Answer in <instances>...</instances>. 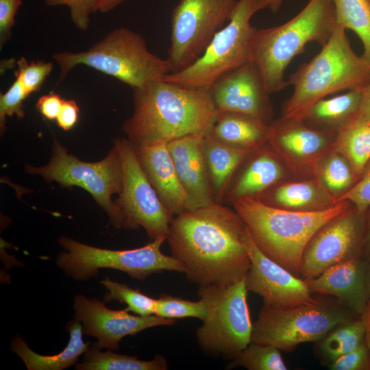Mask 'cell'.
<instances>
[{
	"label": "cell",
	"instance_id": "28",
	"mask_svg": "<svg viewBox=\"0 0 370 370\" xmlns=\"http://www.w3.org/2000/svg\"><path fill=\"white\" fill-rule=\"evenodd\" d=\"M362 99L359 89L330 99H322L310 108L303 121L308 126L321 130H336L360 108Z\"/></svg>",
	"mask_w": 370,
	"mask_h": 370
},
{
	"label": "cell",
	"instance_id": "43",
	"mask_svg": "<svg viewBox=\"0 0 370 370\" xmlns=\"http://www.w3.org/2000/svg\"><path fill=\"white\" fill-rule=\"evenodd\" d=\"M79 114V108L73 99H64L56 121L58 126L64 131H69L76 124Z\"/></svg>",
	"mask_w": 370,
	"mask_h": 370
},
{
	"label": "cell",
	"instance_id": "32",
	"mask_svg": "<svg viewBox=\"0 0 370 370\" xmlns=\"http://www.w3.org/2000/svg\"><path fill=\"white\" fill-rule=\"evenodd\" d=\"M337 24L352 30L360 39L361 56L370 71V3L368 0H332Z\"/></svg>",
	"mask_w": 370,
	"mask_h": 370
},
{
	"label": "cell",
	"instance_id": "36",
	"mask_svg": "<svg viewBox=\"0 0 370 370\" xmlns=\"http://www.w3.org/2000/svg\"><path fill=\"white\" fill-rule=\"evenodd\" d=\"M16 64V79L20 82L28 95L40 90L53 70V64L50 62H28L24 57L20 58Z\"/></svg>",
	"mask_w": 370,
	"mask_h": 370
},
{
	"label": "cell",
	"instance_id": "42",
	"mask_svg": "<svg viewBox=\"0 0 370 370\" xmlns=\"http://www.w3.org/2000/svg\"><path fill=\"white\" fill-rule=\"evenodd\" d=\"M64 99L55 92L41 96L36 104V110L47 119H56L62 107Z\"/></svg>",
	"mask_w": 370,
	"mask_h": 370
},
{
	"label": "cell",
	"instance_id": "13",
	"mask_svg": "<svg viewBox=\"0 0 370 370\" xmlns=\"http://www.w3.org/2000/svg\"><path fill=\"white\" fill-rule=\"evenodd\" d=\"M113 145L122 167V188L115 201L123 214V228L143 227L151 241L160 237L167 238L173 217L164 208L148 180L134 146L127 138H116Z\"/></svg>",
	"mask_w": 370,
	"mask_h": 370
},
{
	"label": "cell",
	"instance_id": "3",
	"mask_svg": "<svg viewBox=\"0 0 370 370\" xmlns=\"http://www.w3.org/2000/svg\"><path fill=\"white\" fill-rule=\"evenodd\" d=\"M347 200L319 211H295L243 197L232 206L258 247L267 256L300 278L301 260L308 243L327 222L351 207Z\"/></svg>",
	"mask_w": 370,
	"mask_h": 370
},
{
	"label": "cell",
	"instance_id": "12",
	"mask_svg": "<svg viewBox=\"0 0 370 370\" xmlns=\"http://www.w3.org/2000/svg\"><path fill=\"white\" fill-rule=\"evenodd\" d=\"M237 0H180L171 14L167 58L172 72L194 63L229 21Z\"/></svg>",
	"mask_w": 370,
	"mask_h": 370
},
{
	"label": "cell",
	"instance_id": "39",
	"mask_svg": "<svg viewBox=\"0 0 370 370\" xmlns=\"http://www.w3.org/2000/svg\"><path fill=\"white\" fill-rule=\"evenodd\" d=\"M99 0H45L47 6L66 5L70 8L71 18L74 25L80 30L86 31L90 24V15Z\"/></svg>",
	"mask_w": 370,
	"mask_h": 370
},
{
	"label": "cell",
	"instance_id": "5",
	"mask_svg": "<svg viewBox=\"0 0 370 370\" xmlns=\"http://www.w3.org/2000/svg\"><path fill=\"white\" fill-rule=\"evenodd\" d=\"M369 82L363 59L354 51L346 29L337 24L319 53L288 77L293 92L284 103L282 117L303 121L318 101L339 91L359 89Z\"/></svg>",
	"mask_w": 370,
	"mask_h": 370
},
{
	"label": "cell",
	"instance_id": "16",
	"mask_svg": "<svg viewBox=\"0 0 370 370\" xmlns=\"http://www.w3.org/2000/svg\"><path fill=\"white\" fill-rule=\"evenodd\" d=\"M243 241L250 258L245 278L247 291L260 296L263 304L275 307L308 304L316 299L304 280L262 253L247 226Z\"/></svg>",
	"mask_w": 370,
	"mask_h": 370
},
{
	"label": "cell",
	"instance_id": "6",
	"mask_svg": "<svg viewBox=\"0 0 370 370\" xmlns=\"http://www.w3.org/2000/svg\"><path fill=\"white\" fill-rule=\"evenodd\" d=\"M60 68L58 83L77 65L84 64L137 89L172 72L168 58L151 53L143 37L126 27L111 31L84 51L55 53Z\"/></svg>",
	"mask_w": 370,
	"mask_h": 370
},
{
	"label": "cell",
	"instance_id": "20",
	"mask_svg": "<svg viewBox=\"0 0 370 370\" xmlns=\"http://www.w3.org/2000/svg\"><path fill=\"white\" fill-rule=\"evenodd\" d=\"M267 145L268 143L247 156L228 182L220 204L232 205L243 197L257 199L280 182L283 166L279 156Z\"/></svg>",
	"mask_w": 370,
	"mask_h": 370
},
{
	"label": "cell",
	"instance_id": "34",
	"mask_svg": "<svg viewBox=\"0 0 370 370\" xmlns=\"http://www.w3.org/2000/svg\"><path fill=\"white\" fill-rule=\"evenodd\" d=\"M100 283L108 291L105 294L103 301L109 302L117 300L125 303V308L128 312L140 316H149L155 313L156 299L150 297L137 289H134L125 284H121L106 277Z\"/></svg>",
	"mask_w": 370,
	"mask_h": 370
},
{
	"label": "cell",
	"instance_id": "31",
	"mask_svg": "<svg viewBox=\"0 0 370 370\" xmlns=\"http://www.w3.org/2000/svg\"><path fill=\"white\" fill-rule=\"evenodd\" d=\"M363 320L352 319L338 325L319 341L318 352L326 362L356 349L365 342Z\"/></svg>",
	"mask_w": 370,
	"mask_h": 370
},
{
	"label": "cell",
	"instance_id": "10",
	"mask_svg": "<svg viewBox=\"0 0 370 370\" xmlns=\"http://www.w3.org/2000/svg\"><path fill=\"white\" fill-rule=\"evenodd\" d=\"M268 0H237L228 21L203 54L191 65L162 79L186 87H210L224 74L250 60V42L256 29L250 21L267 8Z\"/></svg>",
	"mask_w": 370,
	"mask_h": 370
},
{
	"label": "cell",
	"instance_id": "40",
	"mask_svg": "<svg viewBox=\"0 0 370 370\" xmlns=\"http://www.w3.org/2000/svg\"><path fill=\"white\" fill-rule=\"evenodd\" d=\"M328 367L331 370H369L370 353L365 343L334 359Z\"/></svg>",
	"mask_w": 370,
	"mask_h": 370
},
{
	"label": "cell",
	"instance_id": "33",
	"mask_svg": "<svg viewBox=\"0 0 370 370\" xmlns=\"http://www.w3.org/2000/svg\"><path fill=\"white\" fill-rule=\"evenodd\" d=\"M280 350L273 345L251 342L226 369L243 367L248 370H286Z\"/></svg>",
	"mask_w": 370,
	"mask_h": 370
},
{
	"label": "cell",
	"instance_id": "26",
	"mask_svg": "<svg viewBox=\"0 0 370 370\" xmlns=\"http://www.w3.org/2000/svg\"><path fill=\"white\" fill-rule=\"evenodd\" d=\"M331 145L349 161L357 182L370 158V120L358 112L336 130Z\"/></svg>",
	"mask_w": 370,
	"mask_h": 370
},
{
	"label": "cell",
	"instance_id": "44",
	"mask_svg": "<svg viewBox=\"0 0 370 370\" xmlns=\"http://www.w3.org/2000/svg\"><path fill=\"white\" fill-rule=\"evenodd\" d=\"M359 90L361 92L362 99L358 113L370 120V82Z\"/></svg>",
	"mask_w": 370,
	"mask_h": 370
},
{
	"label": "cell",
	"instance_id": "18",
	"mask_svg": "<svg viewBox=\"0 0 370 370\" xmlns=\"http://www.w3.org/2000/svg\"><path fill=\"white\" fill-rule=\"evenodd\" d=\"M335 134L312 128L303 121L282 117L269 124L268 143L294 170H308L314 174Z\"/></svg>",
	"mask_w": 370,
	"mask_h": 370
},
{
	"label": "cell",
	"instance_id": "41",
	"mask_svg": "<svg viewBox=\"0 0 370 370\" xmlns=\"http://www.w3.org/2000/svg\"><path fill=\"white\" fill-rule=\"evenodd\" d=\"M22 0H0V48L10 40Z\"/></svg>",
	"mask_w": 370,
	"mask_h": 370
},
{
	"label": "cell",
	"instance_id": "15",
	"mask_svg": "<svg viewBox=\"0 0 370 370\" xmlns=\"http://www.w3.org/2000/svg\"><path fill=\"white\" fill-rule=\"evenodd\" d=\"M73 308L74 319L82 324L83 333L97 338L92 345L97 349L116 351L119 343L126 336L135 335L146 329L172 325L175 319L160 317L156 314L140 316L132 314L125 309L115 310L108 308L105 301L88 299L83 295L75 297Z\"/></svg>",
	"mask_w": 370,
	"mask_h": 370
},
{
	"label": "cell",
	"instance_id": "11",
	"mask_svg": "<svg viewBox=\"0 0 370 370\" xmlns=\"http://www.w3.org/2000/svg\"><path fill=\"white\" fill-rule=\"evenodd\" d=\"M247 292L245 279L230 286H199L207 314L197 329L196 338L205 354L231 360L251 342Z\"/></svg>",
	"mask_w": 370,
	"mask_h": 370
},
{
	"label": "cell",
	"instance_id": "7",
	"mask_svg": "<svg viewBox=\"0 0 370 370\" xmlns=\"http://www.w3.org/2000/svg\"><path fill=\"white\" fill-rule=\"evenodd\" d=\"M351 313L336 299L317 297L311 303L288 307L263 304L253 323L251 342L289 352L299 344L319 341L335 327L353 319Z\"/></svg>",
	"mask_w": 370,
	"mask_h": 370
},
{
	"label": "cell",
	"instance_id": "27",
	"mask_svg": "<svg viewBox=\"0 0 370 370\" xmlns=\"http://www.w3.org/2000/svg\"><path fill=\"white\" fill-rule=\"evenodd\" d=\"M251 151L224 145L210 134L204 136V157L216 202L221 203L228 182Z\"/></svg>",
	"mask_w": 370,
	"mask_h": 370
},
{
	"label": "cell",
	"instance_id": "4",
	"mask_svg": "<svg viewBox=\"0 0 370 370\" xmlns=\"http://www.w3.org/2000/svg\"><path fill=\"white\" fill-rule=\"evenodd\" d=\"M336 25L332 0H309L287 22L256 28L250 42V60L258 68L267 92H280L288 86L284 73L292 60L306 51L308 42L326 45Z\"/></svg>",
	"mask_w": 370,
	"mask_h": 370
},
{
	"label": "cell",
	"instance_id": "38",
	"mask_svg": "<svg viewBox=\"0 0 370 370\" xmlns=\"http://www.w3.org/2000/svg\"><path fill=\"white\" fill-rule=\"evenodd\" d=\"M347 200L360 214H365L370 207V158L360 179L337 201Z\"/></svg>",
	"mask_w": 370,
	"mask_h": 370
},
{
	"label": "cell",
	"instance_id": "46",
	"mask_svg": "<svg viewBox=\"0 0 370 370\" xmlns=\"http://www.w3.org/2000/svg\"><path fill=\"white\" fill-rule=\"evenodd\" d=\"M365 326V343L370 353V299L363 314L361 316Z\"/></svg>",
	"mask_w": 370,
	"mask_h": 370
},
{
	"label": "cell",
	"instance_id": "47",
	"mask_svg": "<svg viewBox=\"0 0 370 370\" xmlns=\"http://www.w3.org/2000/svg\"><path fill=\"white\" fill-rule=\"evenodd\" d=\"M362 249L365 254L370 256V207L366 212V225Z\"/></svg>",
	"mask_w": 370,
	"mask_h": 370
},
{
	"label": "cell",
	"instance_id": "9",
	"mask_svg": "<svg viewBox=\"0 0 370 370\" xmlns=\"http://www.w3.org/2000/svg\"><path fill=\"white\" fill-rule=\"evenodd\" d=\"M165 240L166 238L160 237L141 247L114 250L61 236L58 243L62 250L57 255L56 263L66 275L77 281L95 278L101 269L119 270L138 280L163 271L183 273L184 267L176 258L161 251Z\"/></svg>",
	"mask_w": 370,
	"mask_h": 370
},
{
	"label": "cell",
	"instance_id": "23",
	"mask_svg": "<svg viewBox=\"0 0 370 370\" xmlns=\"http://www.w3.org/2000/svg\"><path fill=\"white\" fill-rule=\"evenodd\" d=\"M257 199L277 208L295 211H319L336 204V199L315 177L309 180L278 184Z\"/></svg>",
	"mask_w": 370,
	"mask_h": 370
},
{
	"label": "cell",
	"instance_id": "50",
	"mask_svg": "<svg viewBox=\"0 0 370 370\" xmlns=\"http://www.w3.org/2000/svg\"><path fill=\"white\" fill-rule=\"evenodd\" d=\"M368 1H369V3H370V0H368Z\"/></svg>",
	"mask_w": 370,
	"mask_h": 370
},
{
	"label": "cell",
	"instance_id": "1",
	"mask_svg": "<svg viewBox=\"0 0 370 370\" xmlns=\"http://www.w3.org/2000/svg\"><path fill=\"white\" fill-rule=\"evenodd\" d=\"M245 230L235 210L214 202L175 216L166 240L190 282L230 286L244 280L250 267Z\"/></svg>",
	"mask_w": 370,
	"mask_h": 370
},
{
	"label": "cell",
	"instance_id": "8",
	"mask_svg": "<svg viewBox=\"0 0 370 370\" xmlns=\"http://www.w3.org/2000/svg\"><path fill=\"white\" fill-rule=\"evenodd\" d=\"M25 171L40 175L47 182H56L64 188L78 186L84 189L104 210L115 228L123 227L122 212L112 199L114 195L120 193L123 182L121 160L114 145L103 159L90 162L69 153L53 136L49 162L41 166L25 164Z\"/></svg>",
	"mask_w": 370,
	"mask_h": 370
},
{
	"label": "cell",
	"instance_id": "21",
	"mask_svg": "<svg viewBox=\"0 0 370 370\" xmlns=\"http://www.w3.org/2000/svg\"><path fill=\"white\" fill-rule=\"evenodd\" d=\"M134 147L148 180L169 214L173 217L190 210L188 197L177 175L167 143H150Z\"/></svg>",
	"mask_w": 370,
	"mask_h": 370
},
{
	"label": "cell",
	"instance_id": "24",
	"mask_svg": "<svg viewBox=\"0 0 370 370\" xmlns=\"http://www.w3.org/2000/svg\"><path fill=\"white\" fill-rule=\"evenodd\" d=\"M269 130V125L251 115L218 112L208 134L227 146L253 151L268 143Z\"/></svg>",
	"mask_w": 370,
	"mask_h": 370
},
{
	"label": "cell",
	"instance_id": "17",
	"mask_svg": "<svg viewBox=\"0 0 370 370\" xmlns=\"http://www.w3.org/2000/svg\"><path fill=\"white\" fill-rule=\"evenodd\" d=\"M210 90L218 112L249 114L268 125L273 121L270 94L251 60L220 77Z\"/></svg>",
	"mask_w": 370,
	"mask_h": 370
},
{
	"label": "cell",
	"instance_id": "45",
	"mask_svg": "<svg viewBox=\"0 0 370 370\" xmlns=\"http://www.w3.org/2000/svg\"><path fill=\"white\" fill-rule=\"evenodd\" d=\"M125 1L127 0H99L95 9V12L107 13Z\"/></svg>",
	"mask_w": 370,
	"mask_h": 370
},
{
	"label": "cell",
	"instance_id": "14",
	"mask_svg": "<svg viewBox=\"0 0 370 370\" xmlns=\"http://www.w3.org/2000/svg\"><path fill=\"white\" fill-rule=\"evenodd\" d=\"M366 214L355 208L338 214L322 226L303 254L300 278L312 280L328 268L358 258L362 249Z\"/></svg>",
	"mask_w": 370,
	"mask_h": 370
},
{
	"label": "cell",
	"instance_id": "30",
	"mask_svg": "<svg viewBox=\"0 0 370 370\" xmlns=\"http://www.w3.org/2000/svg\"><path fill=\"white\" fill-rule=\"evenodd\" d=\"M314 175L336 201L356 182L349 161L333 149L328 150L320 159Z\"/></svg>",
	"mask_w": 370,
	"mask_h": 370
},
{
	"label": "cell",
	"instance_id": "25",
	"mask_svg": "<svg viewBox=\"0 0 370 370\" xmlns=\"http://www.w3.org/2000/svg\"><path fill=\"white\" fill-rule=\"evenodd\" d=\"M69 332V341L60 353L44 356L33 351L25 339L16 335L10 342V349L23 362L28 370H62L76 365L79 356L89 348L88 343L82 338L83 328L81 322L73 319L66 326Z\"/></svg>",
	"mask_w": 370,
	"mask_h": 370
},
{
	"label": "cell",
	"instance_id": "37",
	"mask_svg": "<svg viewBox=\"0 0 370 370\" xmlns=\"http://www.w3.org/2000/svg\"><path fill=\"white\" fill-rule=\"evenodd\" d=\"M29 95L20 82L16 79L4 93L0 94V132L2 135L5 130L6 117L16 116L23 119L25 112L24 101Z\"/></svg>",
	"mask_w": 370,
	"mask_h": 370
},
{
	"label": "cell",
	"instance_id": "29",
	"mask_svg": "<svg viewBox=\"0 0 370 370\" xmlns=\"http://www.w3.org/2000/svg\"><path fill=\"white\" fill-rule=\"evenodd\" d=\"M92 345L83 354L82 360L75 365L77 370H166L168 363L162 355H156L151 360L138 359L137 356L119 354L112 350L101 352Z\"/></svg>",
	"mask_w": 370,
	"mask_h": 370
},
{
	"label": "cell",
	"instance_id": "48",
	"mask_svg": "<svg viewBox=\"0 0 370 370\" xmlns=\"http://www.w3.org/2000/svg\"><path fill=\"white\" fill-rule=\"evenodd\" d=\"M283 1L284 0H268L267 8L275 13L280 9Z\"/></svg>",
	"mask_w": 370,
	"mask_h": 370
},
{
	"label": "cell",
	"instance_id": "49",
	"mask_svg": "<svg viewBox=\"0 0 370 370\" xmlns=\"http://www.w3.org/2000/svg\"><path fill=\"white\" fill-rule=\"evenodd\" d=\"M367 291L370 299V269L369 271L367 273Z\"/></svg>",
	"mask_w": 370,
	"mask_h": 370
},
{
	"label": "cell",
	"instance_id": "2",
	"mask_svg": "<svg viewBox=\"0 0 370 370\" xmlns=\"http://www.w3.org/2000/svg\"><path fill=\"white\" fill-rule=\"evenodd\" d=\"M133 101L134 112L123 131L134 147L205 136L218 114L210 87H186L164 79L134 89Z\"/></svg>",
	"mask_w": 370,
	"mask_h": 370
},
{
	"label": "cell",
	"instance_id": "35",
	"mask_svg": "<svg viewBox=\"0 0 370 370\" xmlns=\"http://www.w3.org/2000/svg\"><path fill=\"white\" fill-rule=\"evenodd\" d=\"M207 314L205 301L183 299L170 295H162L156 299L154 314L166 319L197 318L201 321Z\"/></svg>",
	"mask_w": 370,
	"mask_h": 370
},
{
	"label": "cell",
	"instance_id": "19",
	"mask_svg": "<svg viewBox=\"0 0 370 370\" xmlns=\"http://www.w3.org/2000/svg\"><path fill=\"white\" fill-rule=\"evenodd\" d=\"M204 136L190 135L167 143L190 210L216 202L204 157Z\"/></svg>",
	"mask_w": 370,
	"mask_h": 370
},
{
	"label": "cell",
	"instance_id": "22",
	"mask_svg": "<svg viewBox=\"0 0 370 370\" xmlns=\"http://www.w3.org/2000/svg\"><path fill=\"white\" fill-rule=\"evenodd\" d=\"M367 273L366 264L355 258L333 265L305 282L313 294L334 297L361 317L369 299Z\"/></svg>",
	"mask_w": 370,
	"mask_h": 370
}]
</instances>
